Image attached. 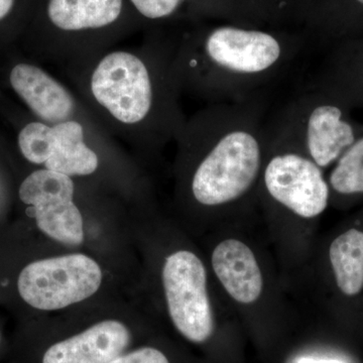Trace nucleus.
Returning a JSON list of instances; mask_svg holds the SVG:
<instances>
[{
    "instance_id": "16",
    "label": "nucleus",
    "mask_w": 363,
    "mask_h": 363,
    "mask_svg": "<svg viewBox=\"0 0 363 363\" xmlns=\"http://www.w3.org/2000/svg\"><path fill=\"white\" fill-rule=\"evenodd\" d=\"M302 30L311 45L328 48L363 35V0H318Z\"/></svg>"
},
{
    "instance_id": "13",
    "label": "nucleus",
    "mask_w": 363,
    "mask_h": 363,
    "mask_svg": "<svg viewBox=\"0 0 363 363\" xmlns=\"http://www.w3.org/2000/svg\"><path fill=\"white\" fill-rule=\"evenodd\" d=\"M130 331L116 320L93 325L45 351L43 363H108L130 345Z\"/></svg>"
},
{
    "instance_id": "22",
    "label": "nucleus",
    "mask_w": 363,
    "mask_h": 363,
    "mask_svg": "<svg viewBox=\"0 0 363 363\" xmlns=\"http://www.w3.org/2000/svg\"><path fill=\"white\" fill-rule=\"evenodd\" d=\"M297 363H344L337 359H316L312 357H302Z\"/></svg>"
},
{
    "instance_id": "7",
    "label": "nucleus",
    "mask_w": 363,
    "mask_h": 363,
    "mask_svg": "<svg viewBox=\"0 0 363 363\" xmlns=\"http://www.w3.org/2000/svg\"><path fill=\"white\" fill-rule=\"evenodd\" d=\"M269 140L260 182L279 207L304 219L323 213L330 189L323 171L269 121Z\"/></svg>"
},
{
    "instance_id": "3",
    "label": "nucleus",
    "mask_w": 363,
    "mask_h": 363,
    "mask_svg": "<svg viewBox=\"0 0 363 363\" xmlns=\"http://www.w3.org/2000/svg\"><path fill=\"white\" fill-rule=\"evenodd\" d=\"M269 94L208 104L188 117L178 140L185 188L199 206L220 208L247 197L260 181L269 128Z\"/></svg>"
},
{
    "instance_id": "19",
    "label": "nucleus",
    "mask_w": 363,
    "mask_h": 363,
    "mask_svg": "<svg viewBox=\"0 0 363 363\" xmlns=\"http://www.w3.org/2000/svg\"><path fill=\"white\" fill-rule=\"evenodd\" d=\"M328 185L337 195L363 194V130L336 161Z\"/></svg>"
},
{
    "instance_id": "18",
    "label": "nucleus",
    "mask_w": 363,
    "mask_h": 363,
    "mask_svg": "<svg viewBox=\"0 0 363 363\" xmlns=\"http://www.w3.org/2000/svg\"><path fill=\"white\" fill-rule=\"evenodd\" d=\"M145 32L169 26L189 25L190 0H126Z\"/></svg>"
},
{
    "instance_id": "1",
    "label": "nucleus",
    "mask_w": 363,
    "mask_h": 363,
    "mask_svg": "<svg viewBox=\"0 0 363 363\" xmlns=\"http://www.w3.org/2000/svg\"><path fill=\"white\" fill-rule=\"evenodd\" d=\"M180 28H157L136 45H114L60 67L105 130L145 152L178 140L188 117L173 70Z\"/></svg>"
},
{
    "instance_id": "17",
    "label": "nucleus",
    "mask_w": 363,
    "mask_h": 363,
    "mask_svg": "<svg viewBox=\"0 0 363 363\" xmlns=\"http://www.w3.org/2000/svg\"><path fill=\"white\" fill-rule=\"evenodd\" d=\"M330 262L339 290L355 296L363 289V233L350 229L331 243Z\"/></svg>"
},
{
    "instance_id": "12",
    "label": "nucleus",
    "mask_w": 363,
    "mask_h": 363,
    "mask_svg": "<svg viewBox=\"0 0 363 363\" xmlns=\"http://www.w3.org/2000/svg\"><path fill=\"white\" fill-rule=\"evenodd\" d=\"M318 0H190L189 25L219 21L257 28H302Z\"/></svg>"
},
{
    "instance_id": "14",
    "label": "nucleus",
    "mask_w": 363,
    "mask_h": 363,
    "mask_svg": "<svg viewBox=\"0 0 363 363\" xmlns=\"http://www.w3.org/2000/svg\"><path fill=\"white\" fill-rule=\"evenodd\" d=\"M212 267L217 278L233 300L252 304L259 300L264 279L257 257L242 241H222L212 253Z\"/></svg>"
},
{
    "instance_id": "21",
    "label": "nucleus",
    "mask_w": 363,
    "mask_h": 363,
    "mask_svg": "<svg viewBox=\"0 0 363 363\" xmlns=\"http://www.w3.org/2000/svg\"><path fill=\"white\" fill-rule=\"evenodd\" d=\"M108 363H169L166 355L156 348L143 347L123 353Z\"/></svg>"
},
{
    "instance_id": "9",
    "label": "nucleus",
    "mask_w": 363,
    "mask_h": 363,
    "mask_svg": "<svg viewBox=\"0 0 363 363\" xmlns=\"http://www.w3.org/2000/svg\"><path fill=\"white\" fill-rule=\"evenodd\" d=\"M169 317L182 335L204 343L214 331L207 291V274L199 257L188 250L172 253L162 269Z\"/></svg>"
},
{
    "instance_id": "6",
    "label": "nucleus",
    "mask_w": 363,
    "mask_h": 363,
    "mask_svg": "<svg viewBox=\"0 0 363 363\" xmlns=\"http://www.w3.org/2000/svg\"><path fill=\"white\" fill-rule=\"evenodd\" d=\"M16 138L26 161L73 179L96 175L107 157H121L97 119L48 124L32 117L18 125Z\"/></svg>"
},
{
    "instance_id": "4",
    "label": "nucleus",
    "mask_w": 363,
    "mask_h": 363,
    "mask_svg": "<svg viewBox=\"0 0 363 363\" xmlns=\"http://www.w3.org/2000/svg\"><path fill=\"white\" fill-rule=\"evenodd\" d=\"M140 30L145 26L126 0H39L21 40L33 61L60 68Z\"/></svg>"
},
{
    "instance_id": "2",
    "label": "nucleus",
    "mask_w": 363,
    "mask_h": 363,
    "mask_svg": "<svg viewBox=\"0 0 363 363\" xmlns=\"http://www.w3.org/2000/svg\"><path fill=\"white\" fill-rule=\"evenodd\" d=\"M310 45L302 28L202 21L180 28L173 70L182 95L209 104H238L269 94Z\"/></svg>"
},
{
    "instance_id": "11",
    "label": "nucleus",
    "mask_w": 363,
    "mask_h": 363,
    "mask_svg": "<svg viewBox=\"0 0 363 363\" xmlns=\"http://www.w3.org/2000/svg\"><path fill=\"white\" fill-rule=\"evenodd\" d=\"M9 87L38 121L48 124L97 119L68 83L32 60H11Z\"/></svg>"
},
{
    "instance_id": "10",
    "label": "nucleus",
    "mask_w": 363,
    "mask_h": 363,
    "mask_svg": "<svg viewBox=\"0 0 363 363\" xmlns=\"http://www.w3.org/2000/svg\"><path fill=\"white\" fill-rule=\"evenodd\" d=\"M76 186L71 177L47 169L32 172L18 189L21 201L45 235L77 247L84 240L83 218L75 203Z\"/></svg>"
},
{
    "instance_id": "5",
    "label": "nucleus",
    "mask_w": 363,
    "mask_h": 363,
    "mask_svg": "<svg viewBox=\"0 0 363 363\" xmlns=\"http://www.w3.org/2000/svg\"><path fill=\"white\" fill-rule=\"evenodd\" d=\"M333 91L310 81L277 112L271 123L321 169L337 161L357 140L363 124Z\"/></svg>"
},
{
    "instance_id": "8",
    "label": "nucleus",
    "mask_w": 363,
    "mask_h": 363,
    "mask_svg": "<svg viewBox=\"0 0 363 363\" xmlns=\"http://www.w3.org/2000/svg\"><path fill=\"white\" fill-rule=\"evenodd\" d=\"M101 283L97 262L75 253L28 264L18 277V288L28 305L52 311L82 302L94 295Z\"/></svg>"
},
{
    "instance_id": "15",
    "label": "nucleus",
    "mask_w": 363,
    "mask_h": 363,
    "mask_svg": "<svg viewBox=\"0 0 363 363\" xmlns=\"http://www.w3.org/2000/svg\"><path fill=\"white\" fill-rule=\"evenodd\" d=\"M312 81L342 98L352 109H363V35L328 47L319 73Z\"/></svg>"
},
{
    "instance_id": "20",
    "label": "nucleus",
    "mask_w": 363,
    "mask_h": 363,
    "mask_svg": "<svg viewBox=\"0 0 363 363\" xmlns=\"http://www.w3.org/2000/svg\"><path fill=\"white\" fill-rule=\"evenodd\" d=\"M39 0H0V49L21 39Z\"/></svg>"
}]
</instances>
